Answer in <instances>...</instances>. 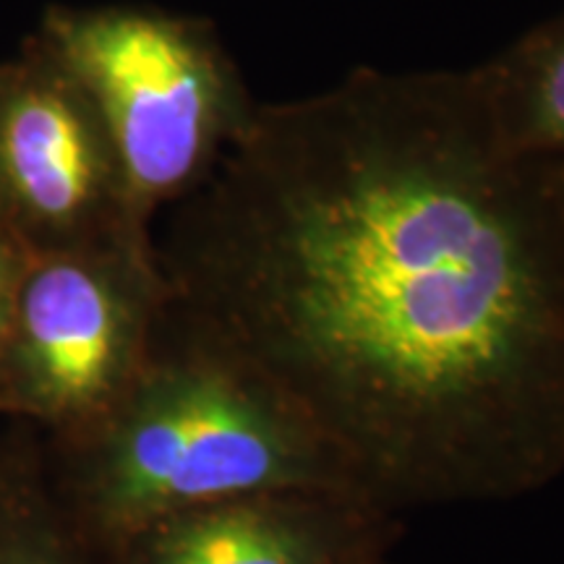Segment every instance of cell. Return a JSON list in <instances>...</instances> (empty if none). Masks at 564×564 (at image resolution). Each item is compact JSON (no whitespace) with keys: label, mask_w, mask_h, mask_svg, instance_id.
<instances>
[{"label":"cell","mask_w":564,"mask_h":564,"mask_svg":"<svg viewBox=\"0 0 564 564\" xmlns=\"http://www.w3.org/2000/svg\"><path fill=\"white\" fill-rule=\"evenodd\" d=\"M0 564H105L70 525L32 447L0 449Z\"/></svg>","instance_id":"8"},{"label":"cell","mask_w":564,"mask_h":564,"mask_svg":"<svg viewBox=\"0 0 564 564\" xmlns=\"http://www.w3.org/2000/svg\"><path fill=\"white\" fill-rule=\"evenodd\" d=\"M154 251L173 314L394 514L564 474V230L476 70H352L259 105Z\"/></svg>","instance_id":"1"},{"label":"cell","mask_w":564,"mask_h":564,"mask_svg":"<svg viewBox=\"0 0 564 564\" xmlns=\"http://www.w3.org/2000/svg\"><path fill=\"white\" fill-rule=\"evenodd\" d=\"M400 518L345 491H272L194 507L105 549V564H379Z\"/></svg>","instance_id":"6"},{"label":"cell","mask_w":564,"mask_h":564,"mask_svg":"<svg viewBox=\"0 0 564 564\" xmlns=\"http://www.w3.org/2000/svg\"><path fill=\"white\" fill-rule=\"evenodd\" d=\"M499 137L528 160H564V13L476 66Z\"/></svg>","instance_id":"7"},{"label":"cell","mask_w":564,"mask_h":564,"mask_svg":"<svg viewBox=\"0 0 564 564\" xmlns=\"http://www.w3.org/2000/svg\"><path fill=\"white\" fill-rule=\"evenodd\" d=\"M37 40L100 112L139 217L194 194L259 105L207 19L154 6H51Z\"/></svg>","instance_id":"3"},{"label":"cell","mask_w":564,"mask_h":564,"mask_svg":"<svg viewBox=\"0 0 564 564\" xmlns=\"http://www.w3.org/2000/svg\"><path fill=\"white\" fill-rule=\"evenodd\" d=\"M47 476L70 525L97 552L167 514L225 499L361 497L301 413L178 319L171 303L123 398L89 432L47 447Z\"/></svg>","instance_id":"2"},{"label":"cell","mask_w":564,"mask_h":564,"mask_svg":"<svg viewBox=\"0 0 564 564\" xmlns=\"http://www.w3.org/2000/svg\"><path fill=\"white\" fill-rule=\"evenodd\" d=\"M0 228L30 253L154 243L95 102L32 37L0 63Z\"/></svg>","instance_id":"5"},{"label":"cell","mask_w":564,"mask_h":564,"mask_svg":"<svg viewBox=\"0 0 564 564\" xmlns=\"http://www.w3.org/2000/svg\"><path fill=\"white\" fill-rule=\"evenodd\" d=\"M549 175V188H552L556 215H560L562 230H564V160H541Z\"/></svg>","instance_id":"10"},{"label":"cell","mask_w":564,"mask_h":564,"mask_svg":"<svg viewBox=\"0 0 564 564\" xmlns=\"http://www.w3.org/2000/svg\"><path fill=\"white\" fill-rule=\"evenodd\" d=\"M379 564H390V562H387V560H384V562H379Z\"/></svg>","instance_id":"11"},{"label":"cell","mask_w":564,"mask_h":564,"mask_svg":"<svg viewBox=\"0 0 564 564\" xmlns=\"http://www.w3.org/2000/svg\"><path fill=\"white\" fill-rule=\"evenodd\" d=\"M32 253L21 246L9 230L0 228V358H3L6 340H9V327L21 278H24L26 264Z\"/></svg>","instance_id":"9"},{"label":"cell","mask_w":564,"mask_h":564,"mask_svg":"<svg viewBox=\"0 0 564 564\" xmlns=\"http://www.w3.org/2000/svg\"><path fill=\"white\" fill-rule=\"evenodd\" d=\"M167 285L154 243L32 253L0 358V419L58 447L89 432L150 358Z\"/></svg>","instance_id":"4"}]
</instances>
